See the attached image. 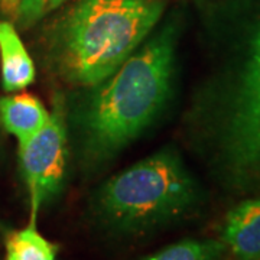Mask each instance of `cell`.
<instances>
[{"label":"cell","mask_w":260,"mask_h":260,"mask_svg":"<svg viewBox=\"0 0 260 260\" xmlns=\"http://www.w3.org/2000/svg\"><path fill=\"white\" fill-rule=\"evenodd\" d=\"M201 38L185 140L223 192L260 195V0L205 2Z\"/></svg>","instance_id":"cell-1"},{"label":"cell","mask_w":260,"mask_h":260,"mask_svg":"<svg viewBox=\"0 0 260 260\" xmlns=\"http://www.w3.org/2000/svg\"><path fill=\"white\" fill-rule=\"evenodd\" d=\"M181 23L177 18L149 35L100 83L67 106V127L81 165L97 168L138 139L174 95Z\"/></svg>","instance_id":"cell-2"},{"label":"cell","mask_w":260,"mask_h":260,"mask_svg":"<svg viewBox=\"0 0 260 260\" xmlns=\"http://www.w3.org/2000/svg\"><path fill=\"white\" fill-rule=\"evenodd\" d=\"M164 10V0H77L45 35L49 71L75 87L100 83L143 44Z\"/></svg>","instance_id":"cell-3"},{"label":"cell","mask_w":260,"mask_h":260,"mask_svg":"<svg viewBox=\"0 0 260 260\" xmlns=\"http://www.w3.org/2000/svg\"><path fill=\"white\" fill-rule=\"evenodd\" d=\"M205 192L175 149L164 148L99 186L90 213L104 232L143 236L189 218Z\"/></svg>","instance_id":"cell-4"},{"label":"cell","mask_w":260,"mask_h":260,"mask_svg":"<svg viewBox=\"0 0 260 260\" xmlns=\"http://www.w3.org/2000/svg\"><path fill=\"white\" fill-rule=\"evenodd\" d=\"M68 127L65 97L56 94L45 126L19 145L20 172L30 200V223L41 207L61 192L68 165Z\"/></svg>","instance_id":"cell-5"},{"label":"cell","mask_w":260,"mask_h":260,"mask_svg":"<svg viewBox=\"0 0 260 260\" xmlns=\"http://www.w3.org/2000/svg\"><path fill=\"white\" fill-rule=\"evenodd\" d=\"M220 240L233 260H260V195L244 197L227 211Z\"/></svg>","instance_id":"cell-6"},{"label":"cell","mask_w":260,"mask_h":260,"mask_svg":"<svg viewBox=\"0 0 260 260\" xmlns=\"http://www.w3.org/2000/svg\"><path fill=\"white\" fill-rule=\"evenodd\" d=\"M0 68L2 85L8 93L23 90L35 81V65L19 38L16 26L0 20Z\"/></svg>","instance_id":"cell-7"},{"label":"cell","mask_w":260,"mask_h":260,"mask_svg":"<svg viewBox=\"0 0 260 260\" xmlns=\"http://www.w3.org/2000/svg\"><path fill=\"white\" fill-rule=\"evenodd\" d=\"M49 112L42 102L30 94L6 95L0 99L2 129L25 143L45 126Z\"/></svg>","instance_id":"cell-8"},{"label":"cell","mask_w":260,"mask_h":260,"mask_svg":"<svg viewBox=\"0 0 260 260\" xmlns=\"http://www.w3.org/2000/svg\"><path fill=\"white\" fill-rule=\"evenodd\" d=\"M220 239H185L136 260H230Z\"/></svg>","instance_id":"cell-9"},{"label":"cell","mask_w":260,"mask_h":260,"mask_svg":"<svg viewBox=\"0 0 260 260\" xmlns=\"http://www.w3.org/2000/svg\"><path fill=\"white\" fill-rule=\"evenodd\" d=\"M5 260H56L58 246L38 232L35 223L6 236Z\"/></svg>","instance_id":"cell-10"},{"label":"cell","mask_w":260,"mask_h":260,"mask_svg":"<svg viewBox=\"0 0 260 260\" xmlns=\"http://www.w3.org/2000/svg\"><path fill=\"white\" fill-rule=\"evenodd\" d=\"M68 0H0V6L20 29H28Z\"/></svg>","instance_id":"cell-11"},{"label":"cell","mask_w":260,"mask_h":260,"mask_svg":"<svg viewBox=\"0 0 260 260\" xmlns=\"http://www.w3.org/2000/svg\"><path fill=\"white\" fill-rule=\"evenodd\" d=\"M0 153H2V124H0Z\"/></svg>","instance_id":"cell-12"}]
</instances>
